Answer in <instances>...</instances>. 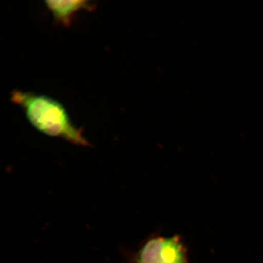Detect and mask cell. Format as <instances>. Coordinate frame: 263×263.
<instances>
[{
    "mask_svg": "<svg viewBox=\"0 0 263 263\" xmlns=\"http://www.w3.org/2000/svg\"><path fill=\"white\" fill-rule=\"evenodd\" d=\"M45 4L55 21L67 27L71 25L73 16L77 12L82 10L92 11L95 8L93 3L87 0H48Z\"/></svg>",
    "mask_w": 263,
    "mask_h": 263,
    "instance_id": "3",
    "label": "cell"
},
{
    "mask_svg": "<svg viewBox=\"0 0 263 263\" xmlns=\"http://www.w3.org/2000/svg\"><path fill=\"white\" fill-rule=\"evenodd\" d=\"M11 101L22 108L29 123L41 133L78 145H88L82 132L72 123L64 107L54 99L15 90L12 91Z\"/></svg>",
    "mask_w": 263,
    "mask_h": 263,
    "instance_id": "1",
    "label": "cell"
},
{
    "mask_svg": "<svg viewBox=\"0 0 263 263\" xmlns=\"http://www.w3.org/2000/svg\"><path fill=\"white\" fill-rule=\"evenodd\" d=\"M124 254L128 263H191L182 236H166L160 230L144 239L137 251Z\"/></svg>",
    "mask_w": 263,
    "mask_h": 263,
    "instance_id": "2",
    "label": "cell"
}]
</instances>
